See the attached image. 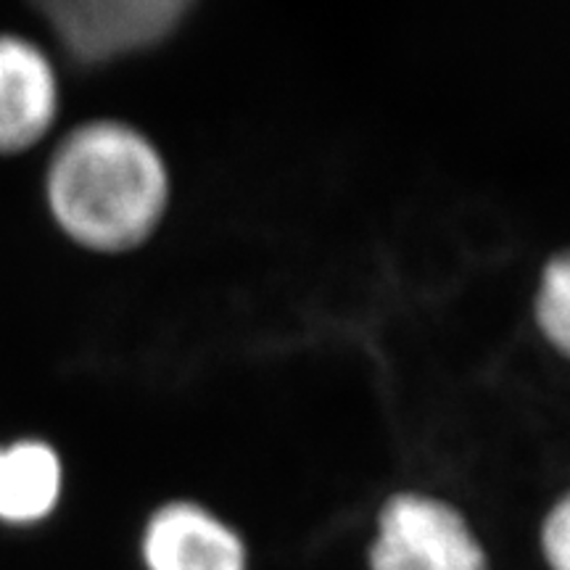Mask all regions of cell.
<instances>
[{"instance_id": "7a4b0ae2", "label": "cell", "mask_w": 570, "mask_h": 570, "mask_svg": "<svg viewBox=\"0 0 570 570\" xmlns=\"http://www.w3.org/2000/svg\"><path fill=\"white\" fill-rule=\"evenodd\" d=\"M367 570H491V560L454 504L423 491H399L377 510Z\"/></svg>"}, {"instance_id": "277c9868", "label": "cell", "mask_w": 570, "mask_h": 570, "mask_svg": "<svg viewBox=\"0 0 570 570\" xmlns=\"http://www.w3.org/2000/svg\"><path fill=\"white\" fill-rule=\"evenodd\" d=\"M138 550L142 570H252L244 537L194 499L159 504L142 525Z\"/></svg>"}, {"instance_id": "3957f363", "label": "cell", "mask_w": 570, "mask_h": 570, "mask_svg": "<svg viewBox=\"0 0 570 570\" xmlns=\"http://www.w3.org/2000/svg\"><path fill=\"white\" fill-rule=\"evenodd\" d=\"M53 38L80 63L142 51L180 24L194 0H30Z\"/></svg>"}, {"instance_id": "52a82bcc", "label": "cell", "mask_w": 570, "mask_h": 570, "mask_svg": "<svg viewBox=\"0 0 570 570\" xmlns=\"http://www.w3.org/2000/svg\"><path fill=\"white\" fill-rule=\"evenodd\" d=\"M537 323L544 338L570 360V252L554 256L541 273Z\"/></svg>"}, {"instance_id": "5b68a950", "label": "cell", "mask_w": 570, "mask_h": 570, "mask_svg": "<svg viewBox=\"0 0 570 570\" xmlns=\"http://www.w3.org/2000/svg\"><path fill=\"white\" fill-rule=\"evenodd\" d=\"M61 85L51 56L24 35L0 32V156H21L51 135Z\"/></svg>"}, {"instance_id": "8992f818", "label": "cell", "mask_w": 570, "mask_h": 570, "mask_svg": "<svg viewBox=\"0 0 570 570\" xmlns=\"http://www.w3.org/2000/svg\"><path fill=\"white\" fill-rule=\"evenodd\" d=\"M63 481V460L51 441H0V525L30 529L46 523L59 510Z\"/></svg>"}, {"instance_id": "6da1fadb", "label": "cell", "mask_w": 570, "mask_h": 570, "mask_svg": "<svg viewBox=\"0 0 570 570\" xmlns=\"http://www.w3.org/2000/svg\"><path fill=\"white\" fill-rule=\"evenodd\" d=\"M42 196L53 225L71 244L119 254L142 244L159 225L169 196L167 167L135 127L96 119L56 142Z\"/></svg>"}, {"instance_id": "ba28073f", "label": "cell", "mask_w": 570, "mask_h": 570, "mask_svg": "<svg viewBox=\"0 0 570 570\" xmlns=\"http://www.w3.org/2000/svg\"><path fill=\"white\" fill-rule=\"evenodd\" d=\"M539 547L547 570H570V491L547 512L539 531Z\"/></svg>"}]
</instances>
